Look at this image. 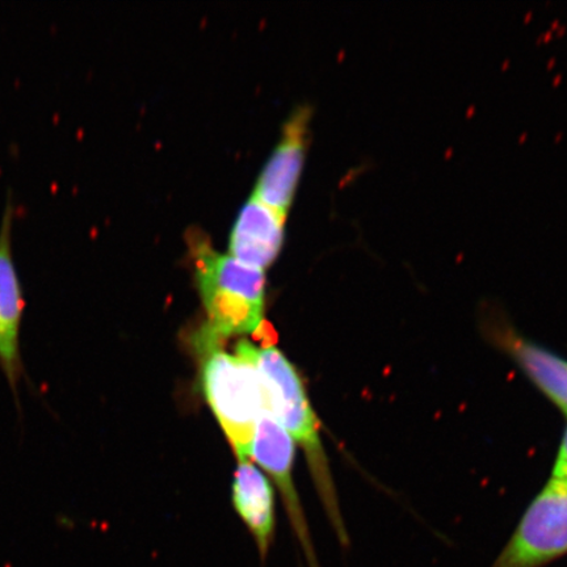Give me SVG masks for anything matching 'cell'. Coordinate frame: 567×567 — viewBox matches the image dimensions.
<instances>
[{"label": "cell", "mask_w": 567, "mask_h": 567, "mask_svg": "<svg viewBox=\"0 0 567 567\" xmlns=\"http://www.w3.org/2000/svg\"><path fill=\"white\" fill-rule=\"evenodd\" d=\"M202 358V390L219 427L228 439L234 455L250 456L255 429L268 405L266 389L255 361V346L239 340L234 354L219 347L216 339L196 337Z\"/></svg>", "instance_id": "1"}, {"label": "cell", "mask_w": 567, "mask_h": 567, "mask_svg": "<svg viewBox=\"0 0 567 567\" xmlns=\"http://www.w3.org/2000/svg\"><path fill=\"white\" fill-rule=\"evenodd\" d=\"M198 293L208 322L202 330L221 342L237 336H258L265 328V271L219 254L202 236H190Z\"/></svg>", "instance_id": "2"}, {"label": "cell", "mask_w": 567, "mask_h": 567, "mask_svg": "<svg viewBox=\"0 0 567 567\" xmlns=\"http://www.w3.org/2000/svg\"><path fill=\"white\" fill-rule=\"evenodd\" d=\"M255 361L264 381L268 408L293 442L299 443L307 452L326 512L340 544L346 547L349 545V534L340 514L334 482L319 436L317 415L310 405L302 380L286 354L275 346L272 334L266 338L260 349L255 347Z\"/></svg>", "instance_id": "3"}, {"label": "cell", "mask_w": 567, "mask_h": 567, "mask_svg": "<svg viewBox=\"0 0 567 567\" xmlns=\"http://www.w3.org/2000/svg\"><path fill=\"white\" fill-rule=\"evenodd\" d=\"M567 556V482L550 478L488 567H547Z\"/></svg>", "instance_id": "4"}, {"label": "cell", "mask_w": 567, "mask_h": 567, "mask_svg": "<svg viewBox=\"0 0 567 567\" xmlns=\"http://www.w3.org/2000/svg\"><path fill=\"white\" fill-rule=\"evenodd\" d=\"M17 205L12 190L7 195L0 221V371L9 384L19 413H21L20 384L27 381L23 353H21V326L27 307L23 282L13 255V223Z\"/></svg>", "instance_id": "5"}, {"label": "cell", "mask_w": 567, "mask_h": 567, "mask_svg": "<svg viewBox=\"0 0 567 567\" xmlns=\"http://www.w3.org/2000/svg\"><path fill=\"white\" fill-rule=\"evenodd\" d=\"M480 329L487 342L512 359L538 392L567 416V360L524 337L502 311L485 310Z\"/></svg>", "instance_id": "6"}, {"label": "cell", "mask_w": 567, "mask_h": 567, "mask_svg": "<svg viewBox=\"0 0 567 567\" xmlns=\"http://www.w3.org/2000/svg\"><path fill=\"white\" fill-rule=\"evenodd\" d=\"M250 456L269 473L279 487L297 538L307 557L309 567H321L302 512L292 478L295 442L272 415L268 405L260 415L251 443Z\"/></svg>", "instance_id": "7"}, {"label": "cell", "mask_w": 567, "mask_h": 567, "mask_svg": "<svg viewBox=\"0 0 567 567\" xmlns=\"http://www.w3.org/2000/svg\"><path fill=\"white\" fill-rule=\"evenodd\" d=\"M309 113L301 109L284 126L282 138L259 176L254 197L281 213L292 205L305 161Z\"/></svg>", "instance_id": "8"}, {"label": "cell", "mask_w": 567, "mask_h": 567, "mask_svg": "<svg viewBox=\"0 0 567 567\" xmlns=\"http://www.w3.org/2000/svg\"><path fill=\"white\" fill-rule=\"evenodd\" d=\"M284 226L286 216L252 196L233 226L229 255L264 271L281 251Z\"/></svg>", "instance_id": "9"}, {"label": "cell", "mask_w": 567, "mask_h": 567, "mask_svg": "<svg viewBox=\"0 0 567 567\" xmlns=\"http://www.w3.org/2000/svg\"><path fill=\"white\" fill-rule=\"evenodd\" d=\"M233 505L257 544L265 564L275 535V505L271 484L248 458L238 461L233 481Z\"/></svg>", "instance_id": "10"}, {"label": "cell", "mask_w": 567, "mask_h": 567, "mask_svg": "<svg viewBox=\"0 0 567 567\" xmlns=\"http://www.w3.org/2000/svg\"><path fill=\"white\" fill-rule=\"evenodd\" d=\"M550 478L567 482V423L565 425L561 443H559L555 465Z\"/></svg>", "instance_id": "11"}]
</instances>
